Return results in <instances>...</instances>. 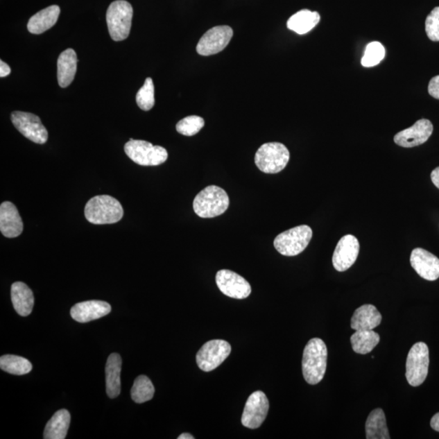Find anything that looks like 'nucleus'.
<instances>
[{"label": "nucleus", "mask_w": 439, "mask_h": 439, "mask_svg": "<svg viewBox=\"0 0 439 439\" xmlns=\"http://www.w3.org/2000/svg\"><path fill=\"white\" fill-rule=\"evenodd\" d=\"M426 32L429 40L439 42V7L434 8L426 21Z\"/></svg>", "instance_id": "33"}, {"label": "nucleus", "mask_w": 439, "mask_h": 439, "mask_svg": "<svg viewBox=\"0 0 439 439\" xmlns=\"http://www.w3.org/2000/svg\"><path fill=\"white\" fill-rule=\"evenodd\" d=\"M431 426L434 431L439 432V413L434 415L431 421Z\"/></svg>", "instance_id": "37"}, {"label": "nucleus", "mask_w": 439, "mask_h": 439, "mask_svg": "<svg viewBox=\"0 0 439 439\" xmlns=\"http://www.w3.org/2000/svg\"><path fill=\"white\" fill-rule=\"evenodd\" d=\"M11 298L14 309L19 315H31L35 305V297L29 286L21 282L13 283L11 287Z\"/></svg>", "instance_id": "20"}, {"label": "nucleus", "mask_w": 439, "mask_h": 439, "mask_svg": "<svg viewBox=\"0 0 439 439\" xmlns=\"http://www.w3.org/2000/svg\"><path fill=\"white\" fill-rule=\"evenodd\" d=\"M125 152L130 160L141 166H157L166 162L167 150L149 141L130 139L125 145Z\"/></svg>", "instance_id": "5"}, {"label": "nucleus", "mask_w": 439, "mask_h": 439, "mask_svg": "<svg viewBox=\"0 0 439 439\" xmlns=\"http://www.w3.org/2000/svg\"><path fill=\"white\" fill-rule=\"evenodd\" d=\"M290 160V152L284 144L268 143L263 144L255 155V163L261 171L277 173L284 169Z\"/></svg>", "instance_id": "6"}, {"label": "nucleus", "mask_w": 439, "mask_h": 439, "mask_svg": "<svg viewBox=\"0 0 439 439\" xmlns=\"http://www.w3.org/2000/svg\"><path fill=\"white\" fill-rule=\"evenodd\" d=\"M411 266L420 277L428 281L439 277V259L423 248L414 249L411 254Z\"/></svg>", "instance_id": "16"}, {"label": "nucleus", "mask_w": 439, "mask_h": 439, "mask_svg": "<svg viewBox=\"0 0 439 439\" xmlns=\"http://www.w3.org/2000/svg\"><path fill=\"white\" fill-rule=\"evenodd\" d=\"M70 413L68 410L58 411L46 423L44 433L45 439H64L67 436L69 424Z\"/></svg>", "instance_id": "24"}, {"label": "nucleus", "mask_w": 439, "mask_h": 439, "mask_svg": "<svg viewBox=\"0 0 439 439\" xmlns=\"http://www.w3.org/2000/svg\"><path fill=\"white\" fill-rule=\"evenodd\" d=\"M233 35V30L227 26L212 28L198 42L197 53L205 56L219 53L228 46Z\"/></svg>", "instance_id": "11"}, {"label": "nucleus", "mask_w": 439, "mask_h": 439, "mask_svg": "<svg viewBox=\"0 0 439 439\" xmlns=\"http://www.w3.org/2000/svg\"><path fill=\"white\" fill-rule=\"evenodd\" d=\"M23 221L17 207L12 203L3 202L0 206V231L6 238L13 239L21 235Z\"/></svg>", "instance_id": "18"}, {"label": "nucleus", "mask_w": 439, "mask_h": 439, "mask_svg": "<svg viewBox=\"0 0 439 439\" xmlns=\"http://www.w3.org/2000/svg\"><path fill=\"white\" fill-rule=\"evenodd\" d=\"M320 20V14L304 9L290 17L287 21L288 29L298 35H305L318 25Z\"/></svg>", "instance_id": "25"}, {"label": "nucleus", "mask_w": 439, "mask_h": 439, "mask_svg": "<svg viewBox=\"0 0 439 439\" xmlns=\"http://www.w3.org/2000/svg\"><path fill=\"white\" fill-rule=\"evenodd\" d=\"M313 238V230L309 225L296 226L277 235L273 242L277 251L283 256L295 257L303 252Z\"/></svg>", "instance_id": "7"}, {"label": "nucleus", "mask_w": 439, "mask_h": 439, "mask_svg": "<svg viewBox=\"0 0 439 439\" xmlns=\"http://www.w3.org/2000/svg\"><path fill=\"white\" fill-rule=\"evenodd\" d=\"M205 126V120L199 116H189L183 118L176 126L179 134L193 136L199 133Z\"/></svg>", "instance_id": "32"}, {"label": "nucleus", "mask_w": 439, "mask_h": 439, "mask_svg": "<svg viewBox=\"0 0 439 439\" xmlns=\"http://www.w3.org/2000/svg\"><path fill=\"white\" fill-rule=\"evenodd\" d=\"M60 13V8L58 6H51L42 9L30 19L27 25L28 31L33 35L42 34L55 25Z\"/></svg>", "instance_id": "21"}, {"label": "nucleus", "mask_w": 439, "mask_h": 439, "mask_svg": "<svg viewBox=\"0 0 439 439\" xmlns=\"http://www.w3.org/2000/svg\"><path fill=\"white\" fill-rule=\"evenodd\" d=\"M231 346L221 339L211 340L203 345L196 355V362L200 369L210 372L216 369L230 356Z\"/></svg>", "instance_id": "9"}, {"label": "nucleus", "mask_w": 439, "mask_h": 439, "mask_svg": "<svg viewBox=\"0 0 439 439\" xmlns=\"http://www.w3.org/2000/svg\"><path fill=\"white\" fill-rule=\"evenodd\" d=\"M11 120L20 133L37 144H44L49 139V132L42 125L40 118L33 113L13 112Z\"/></svg>", "instance_id": "10"}, {"label": "nucleus", "mask_w": 439, "mask_h": 439, "mask_svg": "<svg viewBox=\"0 0 439 439\" xmlns=\"http://www.w3.org/2000/svg\"><path fill=\"white\" fill-rule=\"evenodd\" d=\"M429 365V348L426 343H415L406 362V379L412 386H421L427 379Z\"/></svg>", "instance_id": "8"}, {"label": "nucleus", "mask_w": 439, "mask_h": 439, "mask_svg": "<svg viewBox=\"0 0 439 439\" xmlns=\"http://www.w3.org/2000/svg\"><path fill=\"white\" fill-rule=\"evenodd\" d=\"M433 130L431 121L419 120L413 126L399 132L394 138L395 143L403 148H414L422 145L429 139Z\"/></svg>", "instance_id": "15"}, {"label": "nucleus", "mask_w": 439, "mask_h": 439, "mask_svg": "<svg viewBox=\"0 0 439 439\" xmlns=\"http://www.w3.org/2000/svg\"><path fill=\"white\" fill-rule=\"evenodd\" d=\"M328 351L323 340H309L304 350L302 370L304 379L310 385L322 381L327 371Z\"/></svg>", "instance_id": "1"}, {"label": "nucleus", "mask_w": 439, "mask_h": 439, "mask_svg": "<svg viewBox=\"0 0 439 439\" xmlns=\"http://www.w3.org/2000/svg\"><path fill=\"white\" fill-rule=\"evenodd\" d=\"M123 207L120 202L110 196L103 195L92 198L85 207V216L94 225L114 224L122 219Z\"/></svg>", "instance_id": "2"}, {"label": "nucleus", "mask_w": 439, "mask_h": 439, "mask_svg": "<svg viewBox=\"0 0 439 439\" xmlns=\"http://www.w3.org/2000/svg\"><path fill=\"white\" fill-rule=\"evenodd\" d=\"M216 282L219 290L230 298L246 299L252 293L250 283L233 271L223 270L217 272Z\"/></svg>", "instance_id": "13"}, {"label": "nucleus", "mask_w": 439, "mask_h": 439, "mask_svg": "<svg viewBox=\"0 0 439 439\" xmlns=\"http://www.w3.org/2000/svg\"><path fill=\"white\" fill-rule=\"evenodd\" d=\"M270 409V402L266 394L261 390L255 391L249 396L243 413V426L248 429H257L261 426Z\"/></svg>", "instance_id": "12"}, {"label": "nucleus", "mask_w": 439, "mask_h": 439, "mask_svg": "<svg viewBox=\"0 0 439 439\" xmlns=\"http://www.w3.org/2000/svg\"><path fill=\"white\" fill-rule=\"evenodd\" d=\"M360 252V243L355 236H344L337 244L333 255V266L338 272H344L355 264Z\"/></svg>", "instance_id": "14"}, {"label": "nucleus", "mask_w": 439, "mask_h": 439, "mask_svg": "<svg viewBox=\"0 0 439 439\" xmlns=\"http://www.w3.org/2000/svg\"><path fill=\"white\" fill-rule=\"evenodd\" d=\"M11 74L10 66L3 62V60H0V77L6 78Z\"/></svg>", "instance_id": "35"}, {"label": "nucleus", "mask_w": 439, "mask_h": 439, "mask_svg": "<svg viewBox=\"0 0 439 439\" xmlns=\"http://www.w3.org/2000/svg\"><path fill=\"white\" fill-rule=\"evenodd\" d=\"M379 342V334L374 330H358L351 337L353 351L361 355L371 352Z\"/></svg>", "instance_id": "27"}, {"label": "nucleus", "mask_w": 439, "mask_h": 439, "mask_svg": "<svg viewBox=\"0 0 439 439\" xmlns=\"http://www.w3.org/2000/svg\"><path fill=\"white\" fill-rule=\"evenodd\" d=\"M121 357L112 353L107 358L106 372V393L108 397L115 399L121 394Z\"/></svg>", "instance_id": "23"}, {"label": "nucleus", "mask_w": 439, "mask_h": 439, "mask_svg": "<svg viewBox=\"0 0 439 439\" xmlns=\"http://www.w3.org/2000/svg\"><path fill=\"white\" fill-rule=\"evenodd\" d=\"M385 58V49L379 42H372L368 44L361 60L363 67L370 68L379 64Z\"/></svg>", "instance_id": "31"}, {"label": "nucleus", "mask_w": 439, "mask_h": 439, "mask_svg": "<svg viewBox=\"0 0 439 439\" xmlns=\"http://www.w3.org/2000/svg\"><path fill=\"white\" fill-rule=\"evenodd\" d=\"M431 180L434 186L439 189V167L433 170L431 173Z\"/></svg>", "instance_id": "36"}, {"label": "nucleus", "mask_w": 439, "mask_h": 439, "mask_svg": "<svg viewBox=\"0 0 439 439\" xmlns=\"http://www.w3.org/2000/svg\"><path fill=\"white\" fill-rule=\"evenodd\" d=\"M112 307L107 302L89 300L73 306L70 314L72 318L80 323H87L100 319L111 313Z\"/></svg>", "instance_id": "17"}, {"label": "nucleus", "mask_w": 439, "mask_h": 439, "mask_svg": "<svg viewBox=\"0 0 439 439\" xmlns=\"http://www.w3.org/2000/svg\"><path fill=\"white\" fill-rule=\"evenodd\" d=\"M229 205L227 193L216 186L205 187L198 193L193 203V211L202 218H214L223 215Z\"/></svg>", "instance_id": "3"}, {"label": "nucleus", "mask_w": 439, "mask_h": 439, "mask_svg": "<svg viewBox=\"0 0 439 439\" xmlns=\"http://www.w3.org/2000/svg\"><path fill=\"white\" fill-rule=\"evenodd\" d=\"M178 439H195V437L191 436L190 433H182L180 436L178 438Z\"/></svg>", "instance_id": "38"}, {"label": "nucleus", "mask_w": 439, "mask_h": 439, "mask_svg": "<svg viewBox=\"0 0 439 439\" xmlns=\"http://www.w3.org/2000/svg\"><path fill=\"white\" fill-rule=\"evenodd\" d=\"M428 92L432 97L439 100V75L431 80L429 83Z\"/></svg>", "instance_id": "34"}, {"label": "nucleus", "mask_w": 439, "mask_h": 439, "mask_svg": "<svg viewBox=\"0 0 439 439\" xmlns=\"http://www.w3.org/2000/svg\"><path fill=\"white\" fill-rule=\"evenodd\" d=\"M382 316L376 307L365 304L357 309L354 313L351 327L356 330H372L381 324Z\"/></svg>", "instance_id": "19"}, {"label": "nucleus", "mask_w": 439, "mask_h": 439, "mask_svg": "<svg viewBox=\"0 0 439 439\" xmlns=\"http://www.w3.org/2000/svg\"><path fill=\"white\" fill-rule=\"evenodd\" d=\"M133 14V8L125 0H117L110 4L107 10L106 20L112 40L123 41L129 37Z\"/></svg>", "instance_id": "4"}, {"label": "nucleus", "mask_w": 439, "mask_h": 439, "mask_svg": "<svg viewBox=\"0 0 439 439\" xmlns=\"http://www.w3.org/2000/svg\"><path fill=\"white\" fill-rule=\"evenodd\" d=\"M137 105L144 111H149L155 105V87L153 79L148 78L145 80L143 87L136 94Z\"/></svg>", "instance_id": "30"}, {"label": "nucleus", "mask_w": 439, "mask_h": 439, "mask_svg": "<svg viewBox=\"0 0 439 439\" xmlns=\"http://www.w3.org/2000/svg\"><path fill=\"white\" fill-rule=\"evenodd\" d=\"M131 398L137 404H144L153 398L155 387L148 377H137L131 388Z\"/></svg>", "instance_id": "29"}, {"label": "nucleus", "mask_w": 439, "mask_h": 439, "mask_svg": "<svg viewBox=\"0 0 439 439\" xmlns=\"http://www.w3.org/2000/svg\"><path fill=\"white\" fill-rule=\"evenodd\" d=\"M77 54L72 49H66L58 60V79L60 87L66 88L74 81L77 72Z\"/></svg>", "instance_id": "22"}, {"label": "nucleus", "mask_w": 439, "mask_h": 439, "mask_svg": "<svg viewBox=\"0 0 439 439\" xmlns=\"http://www.w3.org/2000/svg\"><path fill=\"white\" fill-rule=\"evenodd\" d=\"M0 368L8 374L21 376L29 374L33 367L32 363L26 358L4 355L0 358Z\"/></svg>", "instance_id": "28"}, {"label": "nucleus", "mask_w": 439, "mask_h": 439, "mask_svg": "<svg viewBox=\"0 0 439 439\" xmlns=\"http://www.w3.org/2000/svg\"><path fill=\"white\" fill-rule=\"evenodd\" d=\"M367 439L390 438L384 410L377 408L372 411L365 424Z\"/></svg>", "instance_id": "26"}]
</instances>
